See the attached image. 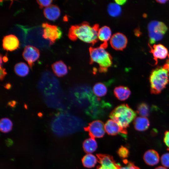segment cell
Listing matches in <instances>:
<instances>
[{
	"instance_id": "obj_1",
	"label": "cell",
	"mask_w": 169,
	"mask_h": 169,
	"mask_svg": "<svg viewBox=\"0 0 169 169\" xmlns=\"http://www.w3.org/2000/svg\"><path fill=\"white\" fill-rule=\"evenodd\" d=\"M99 29L97 25L91 26L88 23H83L71 26L69 29L68 36L72 40L79 39L84 42L94 44L98 40Z\"/></svg>"
},
{
	"instance_id": "obj_2",
	"label": "cell",
	"mask_w": 169,
	"mask_h": 169,
	"mask_svg": "<svg viewBox=\"0 0 169 169\" xmlns=\"http://www.w3.org/2000/svg\"><path fill=\"white\" fill-rule=\"evenodd\" d=\"M107 44L103 43L99 47H90L89 49L90 63L98 64L101 72H106L112 63V57L105 49Z\"/></svg>"
},
{
	"instance_id": "obj_3",
	"label": "cell",
	"mask_w": 169,
	"mask_h": 169,
	"mask_svg": "<svg viewBox=\"0 0 169 169\" xmlns=\"http://www.w3.org/2000/svg\"><path fill=\"white\" fill-rule=\"evenodd\" d=\"M136 116V113L127 104H122L115 107L110 113L109 117L122 128L125 129Z\"/></svg>"
},
{
	"instance_id": "obj_4",
	"label": "cell",
	"mask_w": 169,
	"mask_h": 169,
	"mask_svg": "<svg viewBox=\"0 0 169 169\" xmlns=\"http://www.w3.org/2000/svg\"><path fill=\"white\" fill-rule=\"evenodd\" d=\"M169 73L163 67L152 70L149 78L151 93L158 94L165 87L169 81Z\"/></svg>"
},
{
	"instance_id": "obj_5",
	"label": "cell",
	"mask_w": 169,
	"mask_h": 169,
	"mask_svg": "<svg viewBox=\"0 0 169 169\" xmlns=\"http://www.w3.org/2000/svg\"><path fill=\"white\" fill-rule=\"evenodd\" d=\"M167 27L163 22L152 21L148 24V29L149 43L153 44L161 40L167 30Z\"/></svg>"
},
{
	"instance_id": "obj_6",
	"label": "cell",
	"mask_w": 169,
	"mask_h": 169,
	"mask_svg": "<svg viewBox=\"0 0 169 169\" xmlns=\"http://www.w3.org/2000/svg\"><path fill=\"white\" fill-rule=\"evenodd\" d=\"M42 27L44 28L43 37L49 40L50 45L53 44L56 40L61 37L62 32L57 26L44 23L42 24Z\"/></svg>"
},
{
	"instance_id": "obj_7",
	"label": "cell",
	"mask_w": 169,
	"mask_h": 169,
	"mask_svg": "<svg viewBox=\"0 0 169 169\" xmlns=\"http://www.w3.org/2000/svg\"><path fill=\"white\" fill-rule=\"evenodd\" d=\"M84 128L88 132L90 137L95 139L102 137L106 133L105 124L100 120L92 121Z\"/></svg>"
},
{
	"instance_id": "obj_8",
	"label": "cell",
	"mask_w": 169,
	"mask_h": 169,
	"mask_svg": "<svg viewBox=\"0 0 169 169\" xmlns=\"http://www.w3.org/2000/svg\"><path fill=\"white\" fill-rule=\"evenodd\" d=\"M22 55L32 69L33 65V62L39 58V52L36 47L31 45H27L24 48Z\"/></svg>"
},
{
	"instance_id": "obj_9",
	"label": "cell",
	"mask_w": 169,
	"mask_h": 169,
	"mask_svg": "<svg viewBox=\"0 0 169 169\" xmlns=\"http://www.w3.org/2000/svg\"><path fill=\"white\" fill-rule=\"evenodd\" d=\"M110 43L111 47L116 50H121L125 49L127 43V39L122 33H117L112 35Z\"/></svg>"
},
{
	"instance_id": "obj_10",
	"label": "cell",
	"mask_w": 169,
	"mask_h": 169,
	"mask_svg": "<svg viewBox=\"0 0 169 169\" xmlns=\"http://www.w3.org/2000/svg\"><path fill=\"white\" fill-rule=\"evenodd\" d=\"M106 133L110 135L119 134L125 136L126 133L125 129L122 128L117 123L112 120H109L105 124Z\"/></svg>"
},
{
	"instance_id": "obj_11",
	"label": "cell",
	"mask_w": 169,
	"mask_h": 169,
	"mask_svg": "<svg viewBox=\"0 0 169 169\" xmlns=\"http://www.w3.org/2000/svg\"><path fill=\"white\" fill-rule=\"evenodd\" d=\"M19 45L18 38L14 35L10 34L4 36L3 40V47L5 50L13 51L17 49Z\"/></svg>"
},
{
	"instance_id": "obj_12",
	"label": "cell",
	"mask_w": 169,
	"mask_h": 169,
	"mask_svg": "<svg viewBox=\"0 0 169 169\" xmlns=\"http://www.w3.org/2000/svg\"><path fill=\"white\" fill-rule=\"evenodd\" d=\"M150 48L151 52L153 54L156 64L157 63V59H164L166 58L168 54L167 48L163 45L159 44H154L152 47L148 44Z\"/></svg>"
},
{
	"instance_id": "obj_13",
	"label": "cell",
	"mask_w": 169,
	"mask_h": 169,
	"mask_svg": "<svg viewBox=\"0 0 169 169\" xmlns=\"http://www.w3.org/2000/svg\"><path fill=\"white\" fill-rule=\"evenodd\" d=\"M143 159L147 165L153 166L158 163L160 157L158 153L156 151L150 149L145 152L143 155Z\"/></svg>"
},
{
	"instance_id": "obj_14",
	"label": "cell",
	"mask_w": 169,
	"mask_h": 169,
	"mask_svg": "<svg viewBox=\"0 0 169 169\" xmlns=\"http://www.w3.org/2000/svg\"><path fill=\"white\" fill-rule=\"evenodd\" d=\"M60 11L56 5H50L46 7L44 10V14L45 17L49 20L54 21L59 17Z\"/></svg>"
},
{
	"instance_id": "obj_15",
	"label": "cell",
	"mask_w": 169,
	"mask_h": 169,
	"mask_svg": "<svg viewBox=\"0 0 169 169\" xmlns=\"http://www.w3.org/2000/svg\"><path fill=\"white\" fill-rule=\"evenodd\" d=\"M114 94L118 100L124 101L129 97L131 94V92L128 87L119 86L115 87L114 90Z\"/></svg>"
},
{
	"instance_id": "obj_16",
	"label": "cell",
	"mask_w": 169,
	"mask_h": 169,
	"mask_svg": "<svg viewBox=\"0 0 169 169\" xmlns=\"http://www.w3.org/2000/svg\"><path fill=\"white\" fill-rule=\"evenodd\" d=\"M100 166L97 169H118V167L108 156H103L99 159Z\"/></svg>"
},
{
	"instance_id": "obj_17",
	"label": "cell",
	"mask_w": 169,
	"mask_h": 169,
	"mask_svg": "<svg viewBox=\"0 0 169 169\" xmlns=\"http://www.w3.org/2000/svg\"><path fill=\"white\" fill-rule=\"evenodd\" d=\"M52 68L54 74L58 77H63L68 73L66 65L61 60L57 61L53 64Z\"/></svg>"
},
{
	"instance_id": "obj_18",
	"label": "cell",
	"mask_w": 169,
	"mask_h": 169,
	"mask_svg": "<svg viewBox=\"0 0 169 169\" xmlns=\"http://www.w3.org/2000/svg\"><path fill=\"white\" fill-rule=\"evenodd\" d=\"M133 124L135 129L141 131L146 130L150 125L148 119L146 117L142 116L136 117L134 120Z\"/></svg>"
},
{
	"instance_id": "obj_19",
	"label": "cell",
	"mask_w": 169,
	"mask_h": 169,
	"mask_svg": "<svg viewBox=\"0 0 169 169\" xmlns=\"http://www.w3.org/2000/svg\"><path fill=\"white\" fill-rule=\"evenodd\" d=\"M83 147L87 153H93L97 150L98 144L95 139L90 137L85 139L83 142Z\"/></svg>"
},
{
	"instance_id": "obj_20",
	"label": "cell",
	"mask_w": 169,
	"mask_h": 169,
	"mask_svg": "<svg viewBox=\"0 0 169 169\" xmlns=\"http://www.w3.org/2000/svg\"><path fill=\"white\" fill-rule=\"evenodd\" d=\"M112 32L110 28L105 26L99 28L98 32V38L104 43L107 44L110 40L112 36Z\"/></svg>"
},
{
	"instance_id": "obj_21",
	"label": "cell",
	"mask_w": 169,
	"mask_h": 169,
	"mask_svg": "<svg viewBox=\"0 0 169 169\" xmlns=\"http://www.w3.org/2000/svg\"><path fill=\"white\" fill-rule=\"evenodd\" d=\"M99 159L93 153H87L82 159L83 165L85 167L89 168L95 167Z\"/></svg>"
},
{
	"instance_id": "obj_22",
	"label": "cell",
	"mask_w": 169,
	"mask_h": 169,
	"mask_svg": "<svg viewBox=\"0 0 169 169\" xmlns=\"http://www.w3.org/2000/svg\"><path fill=\"white\" fill-rule=\"evenodd\" d=\"M93 91L96 96L98 97H102L107 94L108 89L104 83L99 82L96 83L93 86Z\"/></svg>"
},
{
	"instance_id": "obj_23",
	"label": "cell",
	"mask_w": 169,
	"mask_h": 169,
	"mask_svg": "<svg viewBox=\"0 0 169 169\" xmlns=\"http://www.w3.org/2000/svg\"><path fill=\"white\" fill-rule=\"evenodd\" d=\"M14 70L17 75L21 77L26 76L29 72L28 66L24 62L16 64L14 66Z\"/></svg>"
},
{
	"instance_id": "obj_24",
	"label": "cell",
	"mask_w": 169,
	"mask_h": 169,
	"mask_svg": "<svg viewBox=\"0 0 169 169\" xmlns=\"http://www.w3.org/2000/svg\"><path fill=\"white\" fill-rule=\"evenodd\" d=\"M107 11L108 14L110 16L115 17L120 15L121 9L120 6L116 3H112L108 5Z\"/></svg>"
},
{
	"instance_id": "obj_25",
	"label": "cell",
	"mask_w": 169,
	"mask_h": 169,
	"mask_svg": "<svg viewBox=\"0 0 169 169\" xmlns=\"http://www.w3.org/2000/svg\"><path fill=\"white\" fill-rule=\"evenodd\" d=\"M13 125L12 122L8 118H3L0 120V130L3 133H6L10 131L12 129Z\"/></svg>"
},
{
	"instance_id": "obj_26",
	"label": "cell",
	"mask_w": 169,
	"mask_h": 169,
	"mask_svg": "<svg viewBox=\"0 0 169 169\" xmlns=\"http://www.w3.org/2000/svg\"><path fill=\"white\" fill-rule=\"evenodd\" d=\"M149 107L145 103H141L138 106L137 112L141 116L144 117L147 116L149 115Z\"/></svg>"
},
{
	"instance_id": "obj_27",
	"label": "cell",
	"mask_w": 169,
	"mask_h": 169,
	"mask_svg": "<svg viewBox=\"0 0 169 169\" xmlns=\"http://www.w3.org/2000/svg\"><path fill=\"white\" fill-rule=\"evenodd\" d=\"M161 161L163 166L169 168V153L163 154L161 158Z\"/></svg>"
},
{
	"instance_id": "obj_28",
	"label": "cell",
	"mask_w": 169,
	"mask_h": 169,
	"mask_svg": "<svg viewBox=\"0 0 169 169\" xmlns=\"http://www.w3.org/2000/svg\"><path fill=\"white\" fill-rule=\"evenodd\" d=\"M118 153L121 157L125 158L128 157L129 151L127 148L124 146H122L119 149Z\"/></svg>"
},
{
	"instance_id": "obj_29",
	"label": "cell",
	"mask_w": 169,
	"mask_h": 169,
	"mask_svg": "<svg viewBox=\"0 0 169 169\" xmlns=\"http://www.w3.org/2000/svg\"><path fill=\"white\" fill-rule=\"evenodd\" d=\"M39 6L40 8H42L44 7H47L50 5V4L52 2V0H37Z\"/></svg>"
},
{
	"instance_id": "obj_30",
	"label": "cell",
	"mask_w": 169,
	"mask_h": 169,
	"mask_svg": "<svg viewBox=\"0 0 169 169\" xmlns=\"http://www.w3.org/2000/svg\"><path fill=\"white\" fill-rule=\"evenodd\" d=\"M118 169H140L138 167L135 165L131 162L128 163L127 164L118 167Z\"/></svg>"
},
{
	"instance_id": "obj_31",
	"label": "cell",
	"mask_w": 169,
	"mask_h": 169,
	"mask_svg": "<svg viewBox=\"0 0 169 169\" xmlns=\"http://www.w3.org/2000/svg\"><path fill=\"white\" fill-rule=\"evenodd\" d=\"M163 141L167 146V150L169 151V131H166L165 132Z\"/></svg>"
},
{
	"instance_id": "obj_32",
	"label": "cell",
	"mask_w": 169,
	"mask_h": 169,
	"mask_svg": "<svg viewBox=\"0 0 169 169\" xmlns=\"http://www.w3.org/2000/svg\"><path fill=\"white\" fill-rule=\"evenodd\" d=\"M7 74L5 69L0 67V79L1 80L3 79Z\"/></svg>"
},
{
	"instance_id": "obj_33",
	"label": "cell",
	"mask_w": 169,
	"mask_h": 169,
	"mask_svg": "<svg viewBox=\"0 0 169 169\" xmlns=\"http://www.w3.org/2000/svg\"><path fill=\"white\" fill-rule=\"evenodd\" d=\"M115 2L119 5H123L127 1L124 0H117L115 1Z\"/></svg>"
},
{
	"instance_id": "obj_34",
	"label": "cell",
	"mask_w": 169,
	"mask_h": 169,
	"mask_svg": "<svg viewBox=\"0 0 169 169\" xmlns=\"http://www.w3.org/2000/svg\"><path fill=\"white\" fill-rule=\"evenodd\" d=\"M168 59H167L163 67L166 69L169 72V54H168Z\"/></svg>"
},
{
	"instance_id": "obj_35",
	"label": "cell",
	"mask_w": 169,
	"mask_h": 169,
	"mask_svg": "<svg viewBox=\"0 0 169 169\" xmlns=\"http://www.w3.org/2000/svg\"><path fill=\"white\" fill-rule=\"evenodd\" d=\"M167 0H156V1H157L158 3H165L166 2H167Z\"/></svg>"
},
{
	"instance_id": "obj_36",
	"label": "cell",
	"mask_w": 169,
	"mask_h": 169,
	"mask_svg": "<svg viewBox=\"0 0 169 169\" xmlns=\"http://www.w3.org/2000/svg\"><path fill=\"white\" fill-rule=\"evenodd\" d=\"M155 169H167L166 167L163 166H159Z\"/></svg>"
},
{
	"instance_id": "obj_37",
	"label": "cell",
	"mask_w": 169,
	"mask_h": 169,
	"mask_svg": "<svg viewBox=\"0 0 169 169\" xmlns=\"http://www.w3.org/2000/svg\"><path fill=\"white\" fill-rule=\"evenodd\" d=\"M2 59L4 62H6L8 60V59L6 56H4L2 58Z\"/></svg>"
},
{
	"instance_id": "obj_38",
	"label": "cell",
	"mask_w": 169,
	"mask_h": 169,
	"mask_svg": "<svg viewBox=\"0 0 169 169\" xmlns=\"http://www.w3.org/2000/svg\"><path fill=\"white\" fill-rule=\"evenodd\" d=\"M6 87H5L7 89H9L10 88L11 85L9 84H7L6 85Z\"/></svg>"
}]
</instances>
